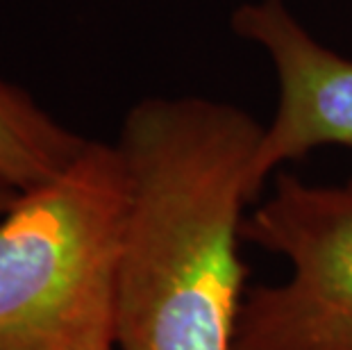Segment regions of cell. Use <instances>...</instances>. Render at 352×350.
Wrapping results in <instances>:
<instances>
[{"instance_id":"cell-1","label":"cell","mask_w":352,"mask_h":350,"mask_svg":"<svg viewBox=\"0 0 352 350\" xmlns=\"http://www.w3.org/2000/svg\"><path fill=\"white\" fill-rule=\"evenodd\" d=\"M261 125L209 98H146L116 148L127 175L118 350H234Z\"/></svg>"},{"instance_id":"cell-4","label":"cell","mask_w":352,"mask_h":350,"mask_svg":"<svg viewBox=\"0 0 352 350\" xmlns=\"http://www.w3.org/2000/svg\"><path fill=\"white\" fill-rule=\"evenodd\" d=\"M241 39L266 50L277 78V105L250 164L257 200L284 164L316 148H352V59L323 46L284 0H254L232 14Z\"/></svg>"},{"instance_id":"cell-2","label":"cell","mask_w":352,"mask_h":350,"mask_svg":"<svg viewBox=\"0 0 352 350\" xmlns=\"http://www.w3.org/2000/svg\"><path fill=\"white\" fill-rule=\"evenodd\" d=\"M127 175L116 144L87 141L0 216V350H118Z\"/></svg>"},{"instance_id":"cell-3","label":"cell","mask_w":352,"mask_h":350,"mask_svg":"<svg viewBox=\"0 0 352 350\" xmlns=\"http://www.w3.org/2000/svg\"><path fill=\"white\" fill-rule=\"evenodd\" d=\"M243 239L282 257L287 275L250 287L234 350H352V177H275L245 216Z\"/></svg>"},{"instance_id":"cell-5","label":"cell","mask_w":352,"mask_h":350,"mask_svg":"<svg viewBox=\"0 0 352 350\" xmlns=\"http://www.w3.org/2000/svg\"><path fill=\"white\" fill-rule=\"evenodd\" d=\"M28 91L0 80V180L16 191L57 177L87 146Z\"/></svg>"},{"instance_id":"cell-6","label":"cell","mask_w":352,"mask_h":350,"mask_svg":"<svg viewBox=\"0 0 352 350\" xmlns=\"http://www.w3.org/2000/svg\"><path fill=\"white\" fill-rule=\"evenodd\" d=\"M19 193H21V191L12 189L10 184H5L3 180H0V216H3V214L14 205V200L19 198Z\"/></svg>"}]
</instances>
